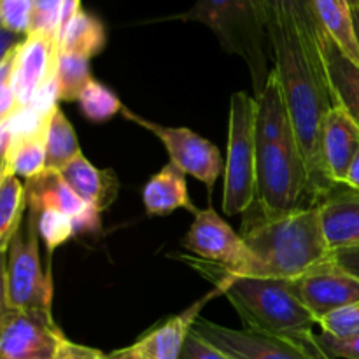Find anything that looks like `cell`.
I'll use <instances>...</instances> for the list:
<instances>
[{
	"label": "cell",
	"instance_id": "cell-21",
	"mask_svg": "<svg viewBox=\"0 0 359 359\" xmlns=\"http://www.w3.org/2000/svg\"><path fill=\"white\" fill-rule=\"evenodd\" d=\"M25 195H27L28 212L34 214H41L46 209H55L72 219H77L90 207L67 184L60 172L49 168H46L37 177L28 179Z\"/></svg>",
	"mask_w": 359,
	"mask_h": 359
},
{
	"label": "cell",
	"instance_id": "cell-34",
	"mask_svg": "<svg viewBox=\"0 0 359 359\" xmlns=\"http://www.w3.org/2000/svg\"><path fill=\"white\" fill-rule=\"evenodd\" d=\"M179 359H231L226 354H223L221 351H217L216 347H212L210 344H207L205 340L200 339L195 332H191L188 342H186L184 349Z\"/></svg>",
	"mask_w": 359,
	"mask_h": 359
},
{
	"label": "cell",
	"instance_id": "cell-16",
	"mask_svg": "<svg viewBox=\"0 0 359 359\" xmlns=\"http://www.w3.org/2000/svg\"><path fill=\"white\" fill-rule=\"evenodd\" d=\"M359 149V126L333 105L321 130V153L326 174L333 184H344Z\"/></svg>",
	"mask_w": 359,
	"mask_h": 359
},
{
	"label": "cell",
	"instance_id": "cell-22",
	"mask_svg": "<svg viewBox=\"0 0 359 359\" xmlns=\"http://www.w3.org/2000/svg\"><path fill=\"white\" fill-rule=\"evenodd\" d=\"M142 200L149 216H168L177 209L191 214L198 210L189 198L186 174L174 163H167L158 174L151 175L144 186Z\"/></svg>",
	"mask_w": 359,
	"mask_h": 359
},
{
	"label": "cell",
	"instance_id": "cell-6",
	"mask_svg": "<svg viewBox=\"0 0 359 359\" xmlns=\"http://www.w3.org/2000/svg\"><path fill=\"white\" fill-rule=\"evenodd\" d=\"M256 98L237 91L230 98L228 153L224 163L223 210L226 216L248 212L256 200Z\"/></svg>",
	"mask_w": 359,
	"mask_h": 359
},
{
	"label": "cell",
	"instance_id": "cell-1",
	"mask_svg": "<svg viewBox=\"0 0 359 359\" xmlns=\"http://www.w3.org/2000/svg\"><path fill=\"white\" fill-rule=\"evenodd\" d=\"M273 69L279 74L290 109L298 147L307 165L314 205L333 188L321 153V130L333 100L326 77L325 56L305 42L302 35L283 28L266 30Z\"/></svg>",
	"mask_w": 359,
	"mask_h": 359
},
{
	"label": "cell",
	"instance_id": "cell-23",
	"mask_svg": "<svg viewBox=\"0 0 359 359\" xmlns=\"http://www.w3.org/2000/svg\"><path fill=\"white\" fill-rule=\"evenodd\" d=\"M326 34L340 51L359 65V44L354 30L353 7L349 0H311Z\"/></svg>",
	"mask_w": 359,
	"mask_h": 359
},
{
	"label": "cell",
	"instance_id": "cell-33",
	"mask_svg": "<svg viewBox=\"0 0 359 359\" xmlns=\"http://www.w3.org/2000/svg\"><path fill=\"white\" fill-rule=\"evenodd\" d=\"M32 4H34L32 32L46 34L58 41L60 14H62L63 0H32Z\"/></svg>",
	"mask_w": 359,
	"mask_h": 359
},
{
	"label": "cell",
	"instance_id": "cell-28",
	"mask_svg": "<svg viewBox=\"0 0 359 359\" xmlns=\"http://www.w3.org/2000/svg\"><path fill=\"white\" fill-rule=\"evenodd\" d=\"M56 81H58L60 100L77 102L84 88L93 81L90 69V58L76 53L60 51L56 56Z\"/></svg>",
	"mask_w": 359,
	"mask_h": 359
},
{
	"label": "cell",
	"instance_id": "cell-25",
	"mask_svg": "<svg viewBox=\"0 0 359 359\" xmlns=\"http://www.w3.org/2000/svg\"><path fill=\"white\" fill-rule=\"evenodd\" d=\"M46 154H48L46 165L49 170L56 172L62 170L74 158L83 154L77 142L76 130L60 107L51 112L46 123Z\"/></svg>",
	"mask_w": 359,
	"mask_h": 359
},
{
	"label": "cell",
	"instance_id": "cell-32",
	"mask_svg": "<svg viewBox=\"0 0 359 359\" xmlns=\"http://www.w3.org/2000/svg\"><path fill=\"white\" fill-rule=\"evenodd\" d=\"M34 4L32 0H0V25L4 30L27 37L32 32Z\"/></svg>",
	"mask_w": 359,
	"mask_h": 359
},
{
	"label": "cell",
	"instance_id": "cell-11",
	"mask_svg": "<svg viewBox=\"0 0 359 359\" xmlns=\"http://www.w3.org/2000/svg\"><path fill=\"white\" fill-rule=\"evenodd\" d=\"M182 248L203 262L214 263L230 276H241L251 262L242 235H238L212 205L193 214V223L182 241Z\"/></svg>",
	"mask_w": 359,
	"mask_h": 359
},
{
	"label": "cell",
	"instance_id": "cell-38",
	"mask_svg": "<svg viewBox=\"0 0 359 359\" xmlns=\"http://www.w3.org/2000/svg\"><path fill=\"white\" fill-rule=\"evenodd\" d=\"M81 0H63L62 6V14H60V27H58V37L63 30H65L67 25L81 13Z\"/></svg>",
	"mask_w": 359,
	"mask_h": 359
},
{
	"label": "cell",
	"instance_id": "cell-41",
	"mask_svg": "<svg viewBox=\"0 0 359 359\" xmlns=\"http://www.w3.org/2000/svg\"><path fill=\"white\" fill-rule=\"evenodd\" d=\"M353 20H354V30H356V37L359 44V7H353Z\"/></svg>",
	"mask_w": 359,
	"mask_h": 359
},
{
	"label": "cell",
	"instance_id": "cell-30",
	"mask_svg": "<svg viewBox=\"0 0 359 359\" xmlns=\"http://www.w3.org/2000/svg\"><path fill=\"white\" fill-rule=\"evenodd\" d=\"M37 231L51 255L56 248L65 244L69 238L76 235V226H74L72 217L67 214L55 209H46L37 214Z\"/></svg>",
	"mask_w": 359,
	"mask_h": 359
},
{
	"label": "cell",
	"instance_id": "cell-14",
	"mask_svg": "<svg viewBox=\"0 0 359 359\" xmlns=\"http://www.w3.org/2000/svg\"><path fill=\"white\" fill-rule=\"evenodd\" d=\"M216 297H223L219 287H214L209 294L200 298L193 305H189L181 314L172 316L170 319L161 325L154 326L147 333H144L132 346L137 359H179L200 319L203 307Z\"/></svg>",
	"mask_w": 359,
	"mask_h": 359
},
{
	"label": "cell",
	"instance_id": "cell-7",
	"mask_svg": "<svg viewBox=\"0 0 359 359\" xmlns=\"http://www.w3.org/2000/svg\"><path fill=\"white\" fill-rule=\"evenodd\" d=\"M37 214L28 212L23 230H18L4 255L2 263V307L32 311L51 309L53 279L42 270L39 255Z\"/></svg>",
	"mask_w": 359,
	"mask_h": 359
},
{
	"label": "cell",
	"instance_id": "cell-20",
	"mask_svg": "<svg viewBox=\"0 0 359 359\" xmlns=\"http://www.w3.org/2000/svg\"><path fill=\"white\" fill-rule=\"evenodd\" d=\"M323 56L333 105L359 126V65L340 51L328 34L323 42Z\"/></svg>",
	"mask_w": 359,
	"mask_h": 359
},
{
	"label": "cell",
	"instance_id": "cell-35",
	"mask_svg": "<svg viewBox=\"0 0 359 359\" xmlns=\"http://www.w3.org/2000/svg\"><path fill=\"white\" fill-rule=\"evenodd\" d=\"M321 346L333 359H359V335L347 340H335L332 337L321 335Z\"/></svg>",
	"mask_w": 359,
	"mask_h": 359
},
{
	"label": "cell",
	"instance_id": "cell-17",
	"mask_svg": "<svg viewBox=\"0 0 359 359\" xmlns=\"http://www.w3.org/2000/svg\"><path fill=\"white\" fill-rule=\"evenodd\" d=\"M265 30L283 28L302 35L309 46L323 53L326 30L311 0H252Z\"/></svg>",
	"mask_w": 359,
	"mask_h": 359
},
{
	"label": "cell",
	"instance_id": "cell-15",
	"mask_svg": "<svg viewBox=\"0 0 359 359\" xmlns=\"http://www.w3.org/2000/svg\"><path fill=\"white\" fill-rule=\"evenodd\" d=\"M318 209L330 251L359 245V189L335 184Z\"/></svg>",
	"mask_w": 359,
	"mask_h": 359
},
{
	"label": "cell",
	"instance_id": "cell-18",
	"mask_svg": "<svg viewBox=\"0 0 359 359\" xmlns=\"http://www.w3.org/2000/svg\"><path fill=\"white\" fill-rule=\"evenodd\" d=\"M256 98V144L297 142L283 83L276 69L270 72L265 88Z\"/></svg>",
	"mask_w": 359,
	"mask_h": 359
},
{
	"label": "cell",
	"instance_id": "cell-37",
	"mask_svg": "<svg viewBox=\"0 0 359 359\" xmlns=\"http://www.w3.org/2000/svg\"><path fill=\"white\" fill-rule=\"evenodd\" d=\"M330 258H332L337 265L346 269L347 272L359 277V245L339 249V251H332Z\"/></svg>",
	"mask_w": 359,
	"mask_h": 359
},
{
	"label": "cell",
	"instance_id": "cell-12",
	"mask_svg": "<svg viewBox=\"0 0 359 359\" xmlns=\"http://www.w3.org/2000/svg\"><path fill=\"white\" fill-rule=\"evenodd\" d=\"M294 294L316 318V323L337 309L359 304V277L332 258L291 279Z\"/></svg>",
	"mask_w": 359,
	"mask_h": 359
},
{
	"label": "cell",
	"instance_id": "cell-42",
	"mask_svg": "<svg viewBox=\"0 0 359 359\" xmlns=\"http://www.w3.org/2000/svg\"><path fill=\"white\" fill-rule=\"evenodd\" d=\"M351 7H359V0H349Z\"/></svg>",
	"mask_w": 359,
	"mask_h": 359
},
{
	"label": "cell",
	"instance_id": "cell-9",
	"mask_svg": "<svg viewBox=\"0 0 359 359\" xmlns=\"http://www.w3.org/2000/svg\"><path fill=\"white\" fill-rule=\"evenodd\" d=\"M67 340L53 319L51 309L2 307L0 359H55Z\"/></svg>",
	"mask_w": 359,
	"mask_h": 359
},
{
	"label": "cell",
	"instance_id": "cell-27",
	"mask_svg": "<svg viewBox=\"0 0 359 359\" xmlns=\"http://www.w3.org/2000/svg\"><path fill=\"white\" fill-rule=\"evenodd\" d=\"M27 209L25 186L18 175L0 174V251L2 256L9 249L14 235L20 230L21 216Z\"/></svg>",
	"mask_w": 359,
	"mask_h": 359
},
{
	"label": "cell",
	"instance_id": "cell-40",
	"mask_svg": "<svg viewBox=\"0 0 359 359\" xmlns=\"http://www.w3.org/2000/svg\"><path fill=\"white\" fill-rule=\"evenodd\" d=\"M107 359H137L135 353H133L132 346L125 347V349H118L114 353L107 354Z\"/></svg>",
	"mask_w": 359,
	"mask_h": 359
},
{
	"label": "cell",
	"instance_id": "cell-31",
	"mask_svg": "<svg viewBox=\"0 0 359 359\" xmlns=\"http://www.w3.org/2000/svg\"><path fill=\"white\" fill-rule=\"evenodd\" d=\"M323 335L335 340H347L359 335V304L347 305L330 312L318 321Z\"/></svg>",
	"mask_w": 359,
	"mask_h": 359
},
{
	"label": "cell",
	"instance_id": "cell-24",
	"mask_svg": "<svg viewBox=\"0 0 359 359\" xmlns=\"http://www.w3.org/2000/svg\"><path fill=\"white\" fill-rule=\"evenodd\" d=\"M107 32L104 23L88 11H81L58 37V49L93 58L104 51Z\"/></svg>",
	"mask_w": 359,
	"mask_h": 359
},
{
	"label": "cell",
	"instance_id": "cell-13",
	"mask_svg": "<svg viewBox=\"0 0 359 359\" xmlns=\"http://www.w3.org/2000/svg\"><path fill=\"white\" fill-rule=\"evenodd\" d=\"M58 56V41L46 34L32 32L18 46L13 88L18 107L32 105L39 88L53 74Z\"/></svg>",
	"mask_w": 359,
	"mask_h": 359
},
{
	"label": "cell",
	"instance_id": "cell-2",
	"mask_svg": "<svg viewBox=\"0 0 359 359\" xmlns=\"http://www.w3.org/2000/svg\"><path fill=\"white\" fill-rule=\"evenodd\" d=\"M241 235L251 262L238 277L297 279L332 255L318 207L302 209L283 219H255L244 224Z\"/></svg>",
	"mask_w": 359,
	"mask_h": 359
},
{
	"label": "cell",
	"instance_id": "cell-8",
	"mask_svg": "<svg viewBox=\"0 0 359 359\" xmlns=\"http://www.w3.org/2000/svg\"><path fill=\"white\" fill-rule=\"evenodd\" d=\"M193 332L231 359H333L314 332L279 333L235 330L200 318Z\"/></svg>",
	"mask_w": 359,
	"mask_h": 359
},
{
	"label": "cell",
	"instance_id": "cell-36",
	"mask_svg": "<svg viewBox=\"0 0 359 359\" xmlns=\"http://www.w3.org/2000/svg\"><path fill=\"white\" fill-rule=\"evenodd\" d=\"M55 359H107V354L100 353V351L93 349V347L79 346V344L67 340L65 346L60 349L58 356Z\"/></svg>",
	"mask_w": 359,
	"mask_h": 359
},
{
	"label": "cell",
	"instance_id": "cell-4",
	"mask_svg": "<svg viewBox=\"0 0 359 359\" xmlns=\"http://www.w3.org/2000/svg\"><path fill=\"white\" fill-rule=\"evenodd\" d=\"M179 18L205 25L224 51L244 60L252 79V97L262 93L272 72V49L252 0H196Z\"/></svg>",
	"mask_w": 359,
	"mask_h": 359
},
{
	"label": "cell",
	"instance_id": "cell-26",
	"mask_svg": "<svg viewBox=\"0 0 359 359\" xmlns=\"http://www.w3.org/2000/svg\"><path fill=\"white\" fill-rule=\"evenodd\" d=\"M46 154V130L27 139L14 140L11 149L2 156V174H14L28 179L37 177L48 168Z\"/></svg>",
	"mask_w": 359,
	"mask_h": 359
},
{
	"label": "cell",
	"instance_id": "cell-39",
	"mask_svg": "<svg viewBox=\"0 0 359 359\" xmlns=\"http://www.w3.org/2000/svg\"><path fill=\"white\" fill-rule=\"evenodd\" d=\"M344 184L351 186V188L354 189H359V149L356 153V156H354L353 163H351V168L349 172H347V177H346V182Z\"/></svg>",
	"mask_w": 359,
	"mask_h": 359
},
{
	"label": "cell",
	"instance_id": "cell-19",
	"mask_svg": "<svg viewBox=\"0 0 359 359\" xmlns=\"http://www.w3.org/2000/svg\"><path fill=\"white\" fill-rule=\"evenodd\" d=\"M67 184L81 196L83 202L104 212L116 202L119 193L118 175L112 168H98L79 154L60 170Z\"/></svg>",
	"mask_w": 359,
	"mask_h": 359
},
{
	"label": "cell",
	"instance_id": "cell-5",
	"mask_svg": "<svg viewBox=\"0 0 359 359\" xmlns=\"http://www.w3.org/2000/svg\"><path fill=\"white\" fill-rule=\"evenodd\" d=\"M259 217L276 221L302 209L316 207L307 165L298 142L258 146L256 200Z\"/></svg>",
	"mask_w": 359,
	"mask_h": 359
},
{
	"label": "cell",
	"instance_id": "cell-3",
	"mask_svg": "<svg viewBox=\"0 0 359 359\" xmlns=\"http://www.w3.org/2000/svg\"><path fill=\"white\" fill-rule=\"evenodd\" d=\"M181 259L191 263L193 269L212 280L214 287H219L223 297L233 305L244 328L291 335L312 332L314 325H318L314 316L294 294L291 279L228 276L210 262L189 259L188 256Z\"/></svg>",
	"mask_w": 359,
	"mask_h": 359
},
{
	"label": "cell",
	"instance_id": "cell-10",
	"mask_svg": "<svg viewBox=\"0 0 359 359\" xmlns=\"http://www.w3.org/2000/svg\"><path fill=\"white\" fill-rule=\"evenodd\" d=\"M121 114L156 135L167 149L170 163H174L184 174L198 179L207 186L209 193H212L214 184L223 172V156L210 140L203 139L202 135L184 126H163L151 121L135 114L128 107H123Z\"/></svg>",
	"mask_w": 359,
	"mask_h": 359
},
{
	"label": "cell",
	"instance_id": "cell-29",
	"mask_svg": "<svg viewBox=\"0 0 359 359\" xmlns=\"http://www.w3.org/2000/svg\"><path fill=\"white\" fill-rule=\"evenodd\" d=\"M81 112L93 123H104L123 111L118 95L98 81H91L79 97Z\"/></svg>",
	"mask_w": 359,
	"mask_h": 359
}]
</instances>
